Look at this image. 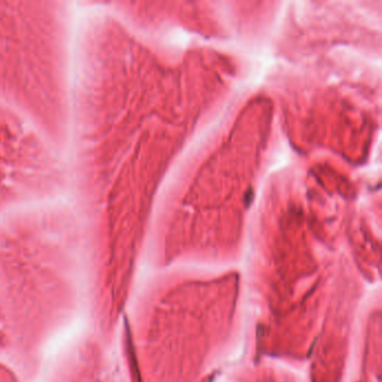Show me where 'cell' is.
<instances>
[{
  "instance_id": "6da1fadb",
  "label": "cell",
  "mask_w": 382,
  "mask_h": 382,
  "mask_svg": "<svg viewBox=\"0 0 382 382\" xmlns=\"http://www.w3.org/2000/svg\"><path fill=\"white\" fill-rule=\"evenodd\" d=\"M77 25L69 1H0V103L63 156Z\"/></svg>"
}]
</instances>
